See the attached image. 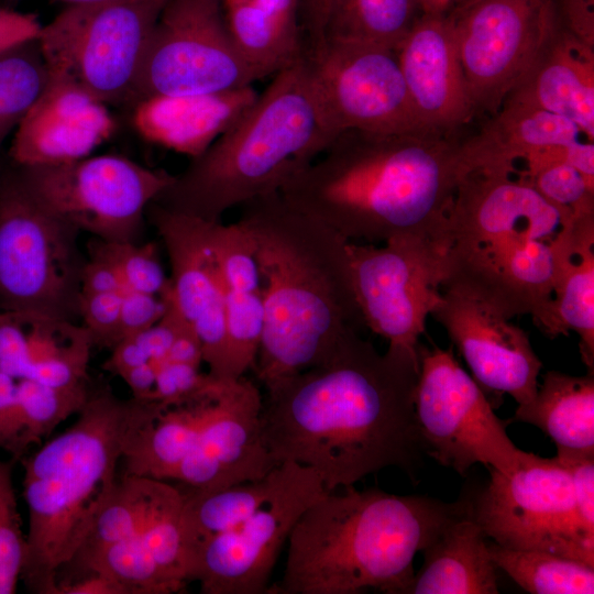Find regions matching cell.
Instances as JSON below:
<instances>
[{"label":"cell","instance_id":"6da1fadb","mask_svg":"<svg viewBox=\"0 0 594 594\" xmlns=\"http://www.w3.org/2000/svg\"><path fill=\"white\" fill-rule=\"evenodd\" d=\"M418 374V348L381 353L351 331L320 362L265 387V446L277 464L314 470L328 493L385 468L413 475Z\"/></svg>","mask_w":594,"mask_h":594},{"label":"cell","instance_id":"7a4b0ae2","mask_svg":"<svg viewBox=\"0 0 594 594\" xmlns=\"http://www.w3.org/2000/svg\"><path fill=\"white\" fill-rule=\"evenodd\" d=\"M461 141L429 129L346 131L278 191L349 242L437 243L465 173Z\"/></svg>","mask_w":594,"mask_h":594},{"label":"cell","instance_id":"3957f363","mask_svg":"<svg viewBox=\"0 0 594 594\" xmlns=\"http://www.w3.org/2000/svg\"><path fill=\"white\" fill-rule=\"evenodd\" d=\"M261 276L264 329L253 370L264 387L324 359L365 327L348 242L272 193L241 206Z\"/></svg>","mask_w":594,"mask_h":594},{"label":"cell","instance_id":"277c9868","mask_svg":"<svg viewBox=\"0 0 594 594\" xmlns=\"http://www.w3.org/2000/svg\"><path fill=\"white\" fill-rule=\"evenodd\" d=\"M564 226L566 217L518 175L466 170L437 241L442 289L508 319L528 315L541 330Z\"/></svg>","mask_w":594,"mask_h":594},{"label":"cell","instance_id":"5b68a950","mask_svg":"<svg viewBox=\"0 0 594 594\" xmlns=\"http://www.w3.org/2000/svg\"><path fill=\"white\" fill-rule=\"evenodd\" d=\"M470 509L377 488L326 493L295 524L282 580L270 593L406 594L417 552Z\"/></svg>","mask_w":594,"mask_h":594},{"label":"cell","instance_id":"8992f818","mask_svg":"<svg viewBox=\"0 0 594 594\" xmlns=\"http://www.w3.org/2000/svg\"><path fill=\"white\" fill-rule=\"evenodd\" d=\"M164 410L147 399H121L90 387L68 429L23 460L29 527L21 578L30 591L56 594L61 569L75 558L117 485L132 437Z\"/></svg>","mask_w":594,"mask_h":594},{"label":"cell","instance_id":"52a82bcc","mask_svg":"<svg viewBox=\"0 0 594 594\" xmlns=\"http://www.w3.org/2000/svg\"><path fill=\"white\" fill-rule=\"evenodd\" d=\"M333 140L304 56L275 74L250 110L191 158L154 202L220 221L231 208L279 191Z\"/></svg>","mask_w":594,"mask_h":594},{"label":"cell","instance_id":"ba28073f","mask_svg":"<svg viewBox=\"0 0 594 594\" xmlns=\"http://www.w3.org/2000/svg\"><path fill=\"white\" fill-rule=\"evenodd\" d=\"M80 232L26 189L15 169L0 174V312L80 323Z\"/></svg>","mask_w":594,"mask_h":594},{"label":"cell","instance_id":"9c48e42d","mask_svg":"<svg viewBox=\"0 0 594 594\" xmlns=\"http://www.w3.org/2000/svg\"><path fill=\"white\" fill-rule=\"evenodd\" d=\"M168 0H99L66 6L37 43L52 73L106 105L133 101L144 54Z\"/></svg>","mask_w":594,"mask_h":594},{"label":"cell","instance_id":"30bf717a","mask_svg":"<svg viewBox=\"0 0 594 594\" xmlns=\"http://www.w3.org/2000/svg\"><path fill=\"white\" fill-rule=\"evenodd\" d=\"M14 169L53 215L107 242H138L147 208L175 177L113 154Z\"/></svg>","mask_w":594,"mask_h":594},{"label":"cell","instance_id":"8fae6325","mask_svg":"<svg viewBox=\"0 0 594 594\" xmlns=\"http://www.w3.org/2000/svg\"><path fill=\"white\" fill-rule=\"evenodd\" d=\"M471 516L499 546L547 551L594 566V534L582 524L570 473L556 457L522 451L512 471L491 469Z\"/></svg>","mask_w":594,"mask_h":594},{"label":"cell","instance_id":"7c38bea8","mask_svg":"<svg viewBox=\"0 0 594 594\" xmlns=\"http://www.w3.org/2000/svg\"><path fill=\"white\" fill-rule=\"evenodd\" d=\"M418 356L415 414L422 451L461 475L476 463L503 473L516 468L522 450L452 349L419 343Z\"/></svg>","mask_w":594,"mask_h":594},{"label":"cell","instance_id":"4fadbf2b","mask_svg":"<svg viewBox=\"0 0 594 594\" xmlns=\"http://www.w3.org/2000/svg\"><path fill=\"white\" fill-rule=\"evenodd\" d=\"M260 79L232 40L222 0H168L148 41L132 106L146 97L222 92Z\"/></svg>","mask_w":594,"mask_h":594},{"label":"cell","instance_id":"5bb4252c","mask_svg":"<svg viewBox=\"0 0 594 594\" xmlns=\"http://www.w3.org/2000/svg\"><path fill=\"white\" fill-rule=\"evenodd\" d=\"M448 14L475 113L502 108L559 22L553 0H480Z\"/></svg>","mask_w":594,"mask_h":594},{"label":"cell","instance_id":"9a60e30c","mask_svg":"<svg viewBox=\"0 0 594 594\" xmlns=\"http://www.w3.org/2000/svg\"><path fill=\"white\" fill-rule=\"evenodd\" d=\"M274 495L239 526L204 542L196 551L188 582L202 594H265L277 559L302 513L328 493L319 475L284 462Z\"/></svg>","mask_w":594,"mask_h":594},{"label":"cell","instance_id":"2e32d148","mask_svg":"<svg viewBox=\"0 0 594 594\" xmlns=\"http://www.w3.org/2000/svg\"><path fill=\"white\" fill-rule=\"evenodd\" d=\"M355 298L365 327L389 345L417 349L442 295L438 245L417 237L377 246L348 242Z\"/></svg>","mask_w":594,"mask_h":594},{"label":"cell","instance_id":"e0dca14e","mask_svg":"<svg viewBox=\"0 0 594 594\" xmlns=\"http://www.w3.org/2000/svg\"><path fill=\"white\" fill-rule=\"evenodd\" d=\"M315 91L334 139L346 131L424 129L413 110L396 52L324 41L305 53Z\"/></svg>","mask_w":594,"mask_h":594},{"label":"cell","instance_id":"ac0fdd59","mask_svg":"<svg viewBox=\"0 0 594 594\" xmlns=\"http://www.w3.org/2000/svg\"><path fill=\"white\" fill-rule=\"evenodd\" d=\"M146 215L169 260L170 298L198 334L208 373L229 380L224 285L209 244L211 222L167 210L155 202Z\"/></svg>","mask_w":594,"mask_h":594},{"label":"cell","instance_id":"d6986e66","mask_svg":"<svg viewBox=\"0 0 594 594\" xmlns=\"http://www.w3.org/2000/svg\"><path fill=\"white\" fill-rule=\"evenodd\" d=\"M431 316L446 329L483 391L506 393L518 405L535 398L542 363L525 330L453 290H442Z\"/></svg>","mask_w":594,"mask_h":594},{"label":"cell","instance_id":"ffe728a7","mask_svg":"<svg viewBox=\"0 0 594 594\" xmlns=\"http://www.w3.org/2000/svg\"><path fill=\"white\" fill-rule=\"evenodd\" d=\"M263 396L246 377L230 380L195 448L172 480L187 487L212 491L266 476L278 464L262 435Z\"/></svg>","mask_w":594,"mask_h":594},{"label":"cell","instance_id":"44dd1931","mask_svg":"<svg viewBox=\"0 0 594 594\" xmlns=\"http://www.w3.org/2000/svg\"><path fill=\"white\" fill-rule=\"evenodd\" d=\"M48 73L46 86L12 135L9 156L15 167L87 157L116 130L108 105L69 77Z\"/></svg>","mask_w":594,"mask_h":594},{"label":"cell","instance_id":"7402d4cb","mask_svg":"<svg viewBox=\"0 0 594 594\" xmlns=\"http://www.w3.org/2000/svg\"><path fill=\"white\" fill-rule=\"evenodd\" d=\"M419 125L454 133L475 114L449 14H421L396 50Z\"/></svg>","mask_w":594,"mask_h":594},{"label":"cell","instance_id":"603a6c76","mask_svg":"<svg viewBox=\"0 0 594 594\" xmlns=\"http://www.w3.org/2000/svg\"><path fill=\"white\" fill-rule=\"evenodd\" d=\"M253 86L222 92L152 96L133 105L132 123L145 141L186 155H201L254 105Z\"/></svg>","mask_w":594,"mask_h":594},{"label":"cell","instance_id":"cb8c5ba5","mask_svg":"<svg viewBox=\"0 0 594 594\" xmlns=\"http://www.w3.org/2000/svg\"><path fill=\"white\" fill-rule=\"evenodd\" d=\"M505 102L564 117L594 139V47L558 22Z\"/></svg>","mask_w":594,"mask_h":594},{"label":"cell","instance_id":"d4e9b609","mask_svg":"<svg viewBox=\"0 0 594 594\" xmlns=\"http://www.w3.org/2000/svg\"><path fill=\"white\" fill-rule=\"evenodd\" d=\"M594 141L571 120L528 106L505 102L472 138L461 141L465 172L493 168L510 172L527 154L553 145Z\"/></svg>","mask_w":594,"mask_h":594},{"label":"cell","instance_id":"484cf974","mask_svg":"<svg viewBox=\"0 0 594 594\" xmlns=\"http://www.w3.org/2000/svg\"><path fill=\"white\" fill-rule=\"evenodd\" d=\"M486 535L470 513L451 522L424 551L406 594H496Z\"/></svg>","mask_w":594,"mask_h":594},{"label":"cell","instance_id":"4316f807","mask_svg":"<svg viewBox=\"0 0 594 594\" xmlns=\"http://www.w3.org/2000/svg\"><path fill=\"white\" fill-rule=\"evenodd\" d=\"M227 24L244 59L261 78L305 56L301 0H223Z\"/></svg>","mask_w":594,"mask_h":594},{"label":"cell","instance_id":"83f0119b","mask_svg":"<svg viewBox=\"0 0 594 594\" xmlns=\"http://www.w3.org/2000/svg\"><path fill=\"white\" fill-rule=\"evenodd\" d=\"M579 336L587 373L594 372V227L563 228L552 296L541 332Z\"/></svg>","mask_w":594,"mask_h":594},{"label":"cell","instance_id":"f1b7e54d","mask_svg":"<svg viewBox=\"0 0 594 594\" xmlns=\"http://www.w3.org/2000/svg\"><path fill=\"white\" fill-rule=\"evenodd\" d=\"M514 420L539 428L558 452L594 454V376L549 371L535 398L518 405Z\"/></svg>","mask_w":594,"mask_h":594},{"label":"cell","instance_id":"f546056e","mask_svg":"<svg viewBox=\"0 0 594 594\" xmlns=\"http://www.w3.org/2000/svg\"><path fill=\"white\" fill-rule=\"evenodd\" d=\"M223 388L205 398L166 408L141 428L125 448L123 475L172 480L198 442Z\"/></svg>","mask_w":594,"mask_h":594},{"label":"cell","instance_id":"4dcf8cb0","mask_svg":"<svg viewBox=\"0 0 594 594\" xmlns=\"http://www.w3.org/2000/svg\"><path fill=\"white\" fill-rule=\"evenodd\" d=\"M182 494V490L163 480L123 475L97 514L69 564L81 566L102 549L139 536Z\"/></svg>","mask_w":594,"mask_h":594},{"label":"cell","instance_id":"1f68e13d","mask_svg":"<svg viewBox=\"0 0 594 594\" xmlns=\"http://www.w3.org/2000/svg\"><path fill=\"white\" fill-rule=\"evenodd\" d=\"M284 474L285 465L280 463L266 476L256 481L212 491L188 487L187 492H183L182 520L188 554V574L199 547L250 517L274 495Z\"/></svg>","mask_w":594,"mask_h":594},{"label":"cell","instance_id":"d6a6232c","mask_svg":"<svg viewBox=\"0 0 594 594\" xmlns=\"http://www.w3.org/2000/svg\"><path fill=\"white\" fill-rule=\"evenodd\" d=\"M91 385L54 387L19 380L11 404L0 414V448L19 459L26 449L77 414Z\"/></svg>","mask_w":594,"mask_h":594},{"label":"cell","instance_id":"836d02e7","mask_svg":"<svg viewBox=\"0 0 594 594\" xmlns=\"http://www.w3.org/2000/svg\"><path fill=\"white\" fill-rule=\"evenodd\" d=\"M417 9L415 0H331L323 42L361 43L396 52Z\"/></svg>","mask_w":594,"mask_h":594},{"label":"cell","instance_id":"e575fe53","mask_svg":"<svg viewBox=\"0 0 594 594\" xmlns=\"http://www.w3.org/2000/svg\"><path fill=\"white\" fill-rule=\"evenodd\" d=\"M495 565L531 594H592L594 566L541 550L488 543Z\"/></svg>","mask_w":594,"mask_h":594},{"label":"cell","instance_id":"d590c367","mask_svg":"<svg viewBox=\"0 0 594 594\" xmlns=\"http://www.w3.org/2000/svg\"><path fill=\"white\" fill-rule=\"evenodd\" d=\"M37 38L0 53V152L48 80Z\"/></svg>","mask_w":594,"mask_h":594},{"label":"cell","instance_id":"8d00e7d4","mask_svg":"<svg viewBox=\"0 0 594 594\" xmlns=\"http://www.w3.org/2000/svg\"><path fill=\"white\" fill-rule=\"evenodd\" d=\"M80 568L116 581L127 594L177 593L139 536L102 549Z\"/></svg>","mask_w":594,"mask_h":594},{"label":"cell","instance_id":"74e56055","mask_svg":"<svg viewBox=\"0 0 594 594\" xmlns=\"http://www.w3.org/2000/svg\"><path fill=\"white\" fill-rule=\"evenodd\" d=\"M224 285L227 378L237 380L253 369L263 329L262 290L241 292Z\"/></svg>","mask_w":594,"mask_h":594},{"label":"cell","instance_id":"f35d334b","mask_svg":"<svg viewBox=\"0 0 594 594\" xmlns=\"http://www.w3.org/2000/svg\"><path fill=\"white\" fill-rule=\"evenodd\" d=\"M521 178L558 208L570 226L594 221V180L573 166L552 164Z\"/></svg>","mask_w":594,"mask_h":594},{"label":"cell","instance_id":"ab89813d","mask_svg":"<svg viewBox=\"0 0 594 594\" xmlns=\"http://www.w3.org/2000/svg\"><path fill=\"white\" fill-rule=\"evenodd\" d=\"M209 244L226 286L241 292L261 289L254 244L238 222L232 224L211 222Z\"/></svg>","mask_w":594,"mask_h":594},{"label":"cell","instance_id":"60d3db41","mask_svg":"<svg viewBox=\"0 0 594 594\" xmlns=\"http://www.w3.org/2000/svg\"><path fill=\"white\" fill-rule=\"evenodd\" d=\"M117 266L125 290L164 296L169 290L166 275L155 243L107 242L92 239L89 242Z\"/></svg>","mask_w":594,"mask_h":594},{"label":"cell","instance_id":"b9f144b4","mask_svg":"<svg viewBox=\"0 0 594 594\" xmlns=\"http://www.w3.org/2000/svg\"><path fill=\"white\" fill-rule=\"evenodd\" d=\"M12 470V461L0 460V594L15 592L26 551Z\"/></svg>","mask_w":594,"mask_h":594},{"label":"cell","instance_id":"7bdbcfd3","mask_svg":"<svg viewBox=\"0 0 594 594\" xmlns=\"http://www.w3.org/2000/svg\"><path fill=\"white\" fill-rule=\"evenodd\" d=\"M228 381L202 373L197 365L165 361L148 399L166 409L217 394Z\"/></svg>","mask_w":594,"mask_h":594},{"label":"cell","instance_id":"ee69618b","mask_svg":"<svg viewBox=\"0 0 594 594\" xmlns=\"http://www.w3.org/2000/svg\"><path fill=\"white\" fill-rule=\"evenodd\" d=\"M122 293L81 294L79 317L94 346L113 348L119 341Z\"/></svg>","mask_w":594,"mask_h":594},{"label":"cell","instance_id":"f6af8a7d","mask_svg":"<svg viewBox=\"0 0 594 594\" xmlns=\"http://www.w3.org/2000/svg\"><path fill=\"white\" fill-rule=\"evenodd\" d=\"M168 301L169 290L164 296L124 290L122 293L119 341L140 333L156 323L165 314Z\"/></svg>","mask_w":594,"mask_h":594},{"label":"cell","instance_id":"bcb514c9","mask_svg":"<svg viewBox=\"0 0 594 594\" xmlns=\"http://www.w3.org/2000/svg\"><path fill=\"white\" fill-rule=\"evenodd\" d=\"M80 289L81 294L123 293L125 290L117 266L90 243L81 274Z\"/></svg>","mask_w":594,"mask_h":594},{"label":"cell","instance_id":"7dc6e473","mask_svg":"<svg viewBox=\"0 0 594 594\" xmlns=\"http://www.w3.org/2000/svg\"><path fill=\"white\" fill-rule=\"evenodd\" d=\"M42 25L34 13L0 6V53L36 40Z\"/></svg>","mask_w":594,"mask_h":594},{"label":"cell","instance_id":"c3c4849f","mask_svg":"<svg viewBox=\"0 0 594 594\" xmlns=\"http://www.w3.org/2000/svg\"><path fill=\"white\" fill-rule=\"evenodd\" d=\"M559 23L594 47V0H553Z\"/></svg>","mask_w":594,"mask_h":594},{"label":"cell","instance_id":"681fc988","mask_svg":"<svg viewBox=\"0 0 594 594\" xmlns=\"http://www.w3.org/2000/svg\"><path fill=\"white\" fill-rule=\"evenodd\" d=\"M110 350L111 354L103 363V369L117 376L141 364L153 362L138 333L120 340Z\"/></svg>","mask_w":594,"mask_h":594},{"label":"cell","instance_id":"f907efd6","mask_svg":"<svg viewBox=\"0 0 594 594\" xmlns=\"http://www.w3.org/2000/svg\"><path fill=\"white\" fill-rule=\"evenodd\" d=\"M331 0H301V24L307 35L310 52L319 47L324 40V29Z\"/></svg>","mask_w":594,"mask_h":594},{"label":"cell","instance_id":"816d5d0a","mask_svg":"<svg viewBox=\"0 0 594 594\" xmlns=\"http://www.w3.org/2000/svg\"><path fill=\"white\" fill-rule=\"evenodd\" d=\"M166 361L197 366L204 362L201 341L188 322L183 326L173 341Z\"/></svg>","mask_w":594,"mask_h":594},{"label":"cell","instance_id":"f5cc1de1","mask_svg":"<svg viewBox=\"0 0 594 594\" xmlns=\"http://www.w3.org/2000/svg\"><path fill=\"white\" fill-rule=\"evenodd\" d=\"M56 594H127L116 581L100 574L90 573L74 582H61Z\"/></svg>","mask_w":594,"mask_h":594},{"label":"cell","instance_id":"db71d44e","mask_svg":"<svg viewBox=\"0 0 594 594\" xmlns=\"http://www.w3.org/2000/svg\"><path fill=\"white\" fill-rule=\"evenodd\" d=\"M158 367L156 363L147 362L127 371L120 377L129 386L134 398L150 400Z\"/></svg>","mask_w":594,"mask_h":594},{"label":"cell","instance_id":"11a10c76","mask_svg":"<svg viewBox=\"0 0 594 594\" xmlns=\"http://www.w3.org/2000/svg\"><path fill=\"white\" fill-rule=\"evenodd\" d=\"M18 381L0 372V414L11 404Z\"/></svg>","mask_w":594,"mask_h":594},{"label":"cell","instance_id":"9f6ffc18","mask_svg":"<svg viewBox=\"0 0 594 594\" xmlns=\"http://www.w3.org/2000/svg\"><path fill=\"white\" fill-rule=\"evenodd\" d=\"M424 14H448L453 0H415Z\"/></svg>","mask_w":594,"mask_h":594},{"label":"cell","instance_id":"6f0895ef","mask_svg":"<svg viewBox=\"0 0 594 594\" xmlns=\"http://www.w3.org/2000/svg\"><path fill=\"white\" fill-rule=\"evenodd\" d=\"M480 0H453L452 2V8L449 12L451 11H457V10H462L464 8H468L472 4H474L475 2H477Z\"/></svg>","mask_w":594,"mask_h":594},{"label":"cell","instance_id":"680465c9","mask_svg":"<svg viewBox=\"0 0 594 594\" xmlns=\"http://www.w3.org/2000/svg\"><path fill=\"white\" fill-rule=\"evenodd\" d=\"M65 2L67 6L69 4H79V3H88V2H95L99 0H59Z\"/></svg>","mask_w":594,"mask_h":594},{"label":"cell","instance_id":"91938a15","mask_svg":"<svg viewBox=\"0 0 594 594\" xmlns=\"http://www.w3.org/2000/svg\"><path fill=\"white\" fill-rule=\"evenodd\" d=\"M223 1V0H222Z\"/></svg>","mask_w":594,"mask_h":594}]
</instances>
